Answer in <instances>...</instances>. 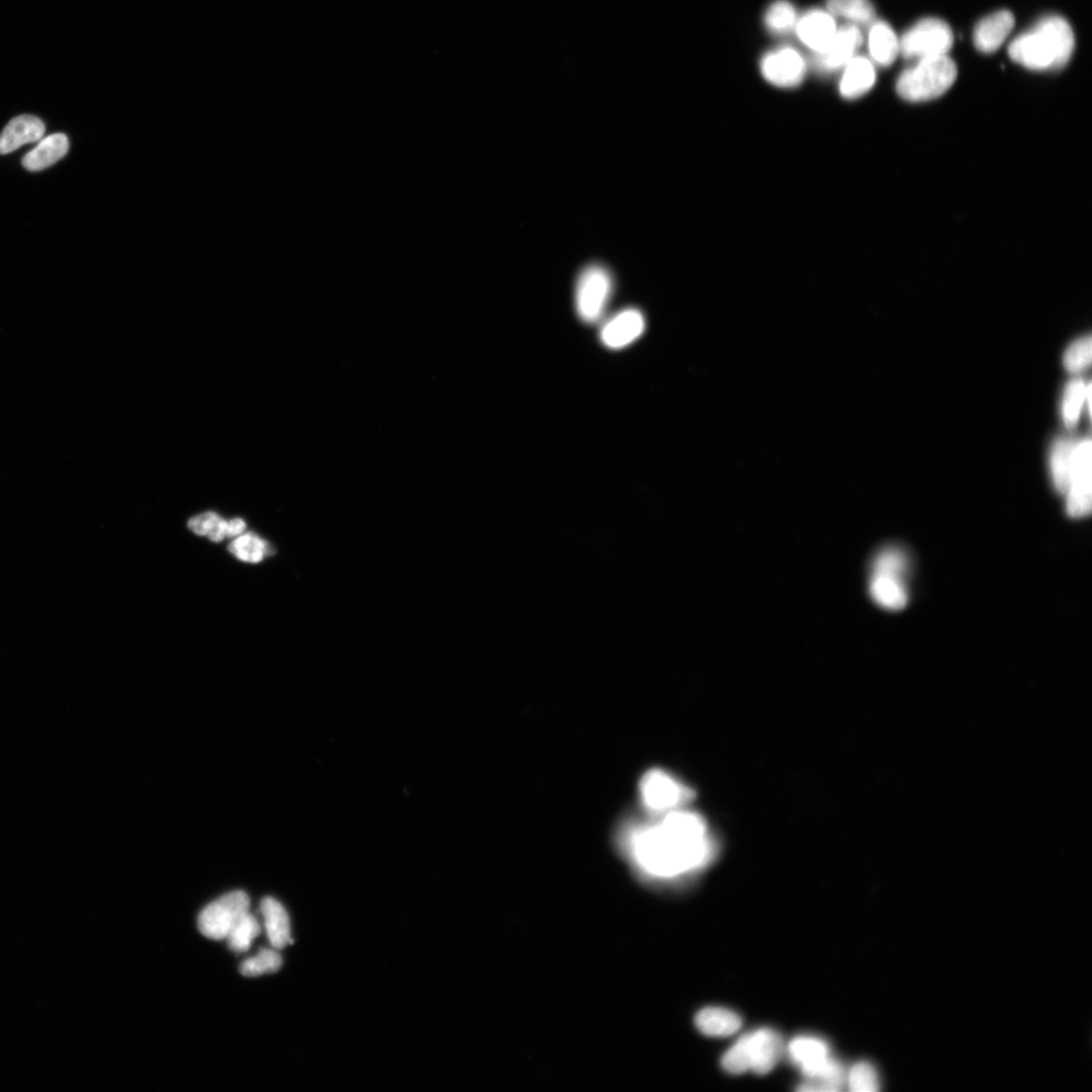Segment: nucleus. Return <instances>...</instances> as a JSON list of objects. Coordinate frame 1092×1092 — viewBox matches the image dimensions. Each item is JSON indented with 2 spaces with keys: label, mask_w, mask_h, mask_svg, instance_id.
Masks as SVG:
<instances>
[{
  "label": "nucleus",
  "mask_w": 1092,
  "mask_h": 1092,
  "mask_svg": "<svg viewBox=\"0 0 1092 1092\" xmlns=\"http://www.w3.org/2000/svg\"><path fill=\"white\" fill-rule=\"evenodd\" d=\"M630 845L634 866L651 881L687 876L706 865L712 853L703 820L678 810L638 832Z\"/></svg>",
  "instance_id": "nucleus-1"
},
{
  "label": "nucleus",
  "mask_w": 1092,
  "mask_h": 1092,
  "mask_svg": "<svg viewBox=\"0 0 1092 1092\" xmlns=\"http://www.w3.org/2000/svg\"><path fill=\"white\" fill-rule=\"evenodd\" d=\"M1073 31L1058 16L1042 19L1031 31L1015 38L1008 47L1010 59L1031 70L1064 67L1074 51Z\"/></svg>",
  "instance_id": "nucleus-2"
},
{
  "label": "nucleus",
  "mask_w": 1092,
  "mask_h": 1092,
  "mask_svg": "<svg viewBox=\"0 0 1092 1092\" xmlns=\"http://www.w3.org/2000/svg\"><path fill=\"white\" fill-rule=\"evenodd\" d=\"M910 557L899 546H888L879 551L870 565L869 592L879 606L900 611L909 602L907 576L910 573Z\"/></svg>",
  "instance_id": "nucleus-3"
},
{
  "label": "nucleus",
  "mask_w": 1092,
  "mask_h": 1092,
  "mask_svg": "<svg viewBox=\"0 0 1092 1092\" xmlns=\"http://www.w3.org/2000/svg\"><path fill=\"white\" fill-rule=\"evenodd\" d=\"M791 1060L813 1082L801 1085L800 1091H839L846 1081L843 1066L831 1057L827 1043L819 1038L803 1036L792 1040L788 1047Z\"/></svg>",
  "instance_id": "nucleus-4"
},
{
  "label": "nucleus",
  "mask_w": 1092,
  "mask_h": 1092,
  "mask_svg": "<svg viewBox=\"0 0 1092 1092\" xmlns=\"http://www.w3.org/2000/svg\"><path fill=\"white\" fill-rule=\"evenodd\" d=\"M958 75L956 63L946 55L920 59L900 77L899 95L906 101L920 103L934 100L948 92Z\"/></svg>",
  "instance_id": "nucleus-5"
},
{
  "label": "nucleus",
  "mask_w": 1092,
  "mask_h": 1092,
  "mask_svg": "<svg viewBox=\"0 0 1092 1092\" xmlns=\"http://www.w3.org/2000/svg\"><path fill=\"white\" fill-rule=\"evenodd\" d=\"M783 1050L781 1037L771 1029H760L742 1037L722 1057V1067L732 1074L749 1070L757 1074L769 1073L777 1064Z\"/></svg>",
  "instance_id": "nucleus-6"
},
{
  "label": "nucleus",
  "mask_w": 1092,
  "mask_h": 1092,
  "mask_svg": "<svg viewBox=\"0 0 1092 1092\" xmlns=\"http://www.w3.org/2000/svg\"><path fill=\"white\" fill-rule=\"evenodd\" d=\"M613 277L599 264L582 270L576 280L575 309L581 321L593 324L602 317L613 293Z\"/></svg>",
  "instance_id": "nucleus-7"
},
{
  "label": "nucleus",
  "mask_w": 1092,
  "mask_h": 1092,
  "mask_svg": "<svg viewBox=\"0 0 1092 1092\" xmlns=\"http://www.w3.org/2000/svg\"><path fill=\"white\" fill-rule=\"evenodd\" d=\"M954 44L948 24L938 19H924L909 30L900 41L901 53L908 59L943 56Z\"/></svg>",
  "instance_id": "nucleus-8"
},
{
  "label": "nucleus",
  "mask_w": 1092,
  "mask_h": 1092,
  "mask_svg": "<svg viewBox=\"0 0 1092 1092\" xmlns=\"http://www.w3.org/2000/svg\"><path fill=\"white\" fill-rule=\"evenodd\" d=\"M250 901L244 892H233L208 905L199 914V931L211 939H224L236 922L249 912Z\"/></svg>",
  "instance_id": "nucleus-9"
},
{
  "label": "nucleus",
  "mask_w": 1092,
  "mask_h": 1092,
  "mask_svg": "<svg viewBox=\"0 0 1092 1092\" xmlns=\"http://www.w3.org/2000/svg\"><path fill=\"white\" fill-rule=\"evenodd\" d=\"M1091 443L1075 446L1070 469V486L1066 494V510L1070 519L1086 518L1092 506Z\"/></svg>",
  "instance_id": "nucleus-10"
},
{
  "label": "nucleus",
  "mask_w": 1092,
  "mask_h": 1092,
  "mask_svg": "<svg viewBox=\"0 0 1092 1092\" xmlns=\"http://www.w3.org/2000/svg\"><path fill=\"white\" fill-rule=\"evenodd\" d=\"M640 793L648 810L665 814L677 811L693 795L686 786L661 770L650 771L642 778Z\"/></svg>",
  "instance_id": "nucleus-11"
},
{
  "label": "nucleus",
  "mask_w": 1092,
  "mask_h": 1092,
  "mask_svg": "<svg viewBox=\"0 0 1092 1092\" xmlns=\"http://www.w3.org/2000/svg\"><path fill=\"white\" fill-rule=\"evenodd\" d=\"M808 65L798 51L783 47L766 54L761 61L764 79L780 89H794L804 82Z\"/></svg>",
  "instance_id": "nucleus-12"
},
{
  "label": "nucleus",
  "mask_w": 1092,
  "mask_h": 1092,
  "mask_svg": "<svg viewBox=\"0 0 1092 1092\" xmlns=\"http://www.w3.org/2000/svg\"><path fill=\"white\" fill-rule=\"evenodd\" d=\"M863 43V35L855 25H848L838 29L837 34L828 47L820 54H815L814 66L822 73L836 72L857 56V52Z\"/></svg>",
  "instance_id": "nucleus-13"
},
{
  "label": "nucleus",
  "mask_w": 1092,
  "mask_h": 1092,
  "mask_svg": "<svg viewBox=\"0 0 1092 1092\" xmlns=\"http://www.w3.org/2000/svg\"><path fill=\"white\" fill-rule=\"evenodd\" d=\"M796 34L815 54L825 52L833 42L838 28L834 16L823 10H812L798 19Z\"/></svg>",
  "instance_id": "nucleus-14"
},
{
  "label": "nucleus",
  "mask_w": 1092,
  "mask_h": 1092,
  "mask_svg": "<svg viewBox=\"0 0 1092 1092\" xmlns=\"http://www.w3.org/2000/svg\"><path fill=\"white\" fill-rule=\"evenodd\" d=\"M645 329V319L637 309H625L602 327L600 338L610 349H622L638 339Z\"/></svg>",
  "instance_id": "nucleus-15"
},
{
  "label": "nucleus",
  "mask_w": 1092,
  "mask_h": 1092,
  "mask_svg": "<svg viewBox=\"0 0 1092 1092\" xmlns=\"http://www.w3.org/2000/svg\"><path fill=\"white\" fill-rule=\"evenodd\" d=\"M1014 24L1015 19L1008 11H1000L986 17L974 30L976 49L986 54L997 51L1011 33Z\"/></svg>",
  "instance_id": "nucleus-16"
},
{
  "label": "nucleus",
  "mask_w": 1092,
  "mask_h": 1092,
  "mask_svg": "<svg viewBox=\"0 0 1092 1092\" xmlns=\"http://www.w3.org/2000/svg\"><path fill=\"white\" fill-rule=\"evenodd\" d=\"M840 83L843 98L854 100L867 94L877 82V70L872 61L863 56H855L844 68Z\"/></svg>",
  "instance_id": "nucleus-17"
},
{
  "label": "nucleus",
  "mask_w": 1092,
  "mask_h": 1092,
  "mask_svg": "<svg viewBox=\"0 0 1092 1092\" xmlns=\"http://www.w3.org/2000/svg\"><path fill=\"white\" fill-rule=\"evenodd\" d=\"M45 130L37 117L23 115L13 119L0 134V155L12 154L26 144L40 141Z\"/></svg>",
  "instance_id": "nucleus-18"
},
{
  "label": "nucleus",
  "mask_w": 1092,
  "mask_h": 1092,
  "mask_svg": "<svg viewBox=\"0 0 1092 1092\" xmlns=\"http://www.w3.org/2000/svg\"><path fill=\"white\" fill-rule=\"evenodd\" d=\"M260 911L268 940L273 949L282 950L287 944L294 943L291 938L290 920L287 911L280 903L265 898L260 904Z\"/></svg>",
  "instance_id": "nucleus-19"
},
{
  "label": "nucleus",
  "mask_w": 1092,
  "mask_h": 1092,
  "mask_svg": "<svg viewBox=\"0 0 1092 1092\" xmlns=\"http://www.w3.org/2000/svg\"><path fill=\"white\" fill-rule=\"evenodd\" d=\"M698 1030L711 1037H727L742 1027V1018L734 1011L722 1007H707L698 1012L695 1019Z\"/></svg>",
  "instance_id": "nucleus-20"
},
{
  "label": "nucleus",
  "mask_w": 1092,
  "mask_h": 1092,
  "mask_svg": "<svg viewBox=\"0 0 1092 1092\" xmlns=\"http://www.w3.org/2000/svg\"><path fill=\"white\" fill-rule=\"evenodd\" d=\"M69 151V141L64 134H53L41 140L37 148L23 159V167L29 172H40L62 160Z\"/></svg>",
  "instance_id": "nucleus-21"
},
{
  "label": "nucleus",
  "mask_w": 1092,
  "mask_h": 1092,
  "mask_svg": "<svg viewBox=\"0 0 1092 1092\" xmlns=\"http://www.w3.org/2000/svg\"><path fill=\"white\" fill-rule=\"evenodd\" d=\"M869 51L873 61L881 66H891L901 53L900 41L893 28L878 22L871 25Z\"/></svg>",
  "instance_id": "nucleus-22"
},
{
  "label": "nucleus",
  "mask_w": 1092,
  "mask_h": 1092,
  "mask_svg": "<svg viewBox=\"0 0 1092 1092\" xmlns=\"http://www.w3.org/2000/svg\"><path fill=\"white\" fill-rule=\"evenodd\" d=\"M828 12L859 25H872L876 20V9L870 0H828Z\"/></svg>",
  "instance_id": "nucleus-23"
},
{
  "label": "nucleus",
  "mask_w": 1092,
  "mask_h": 1092,
  "mask_svg": "<svg viewBox=\"0 0 1092 1092\" xmlns=\"http://www.w3.org/2000/svg\"><path fill=\"white\" fill-rule=\"evenodd\" d=\"M1075 446L1065 440L1055 443L1051 456L1052 478L1056 490L1066 495L1070 486L1071 458Z\"/></svg>",
  "instance_id": "nucleus-24"
},
{
  "label": "nucleus",
  "mask_w": 1092,
  "mask_h": 1092,
  "mask_svg": "<svg viewBox=\"0 0 1092 1092\" xmlns=\"http://www.w3.org/2000/svg\"><path fill=\"white\" fill-rule=\"evenodd\" d=\"M261 931L256 917L250 912L243 915L227 935L229 948L237 953H244L250 949L251 943Z\"/></svg>",
  "instance_id": "nucleus-25"
},
{
  "label": "nucleus",
  "mask_w": 1092,
  "mask_h": 1092,
  "mask_svg": "<svg viewBox=\"0 0 1092 1092\" xmlns=\"http://www.w3.org/2000/svg\"><path fill=\"white\" fill-rule=\"evenodd\" d=\"M229 550L243 561L257 563L274 553L269 544L259 539L254 534H247L229 546Z\"/></svg>",
  "instance_id": "nucleus-26"
},
{
  "label": "nucleus",
  "mask_w": 1092,
  "mask_h": 1092,
  "mask_svg": "<svg viewBox=\"0 0 1092 1092\" xmlns=\"http://www.w3.org/2000/svg\"><path fill=\"white\" fill-rule=\"evenodd\" d=\"M798 18L793 5L787 0H778L771 5L765 15V24L771 33L784 35L793 31Z\"/></svg>",
  "instance_id": "nucleus-27"
},
{
  "label": "nucleus",
  "mask_w": 1092,
  "mask_h": 1092,
  "mask_svg": "<svg viewBox=\"0 0 1092 1092\" xmlns=\"http://www.w3.org/2000/svg\"><path fill=\"white\" fill-rule=\"evenodd\" d=\"M188 529L197 536H206L218 543L227 537L228 523L213 513H206L191 519Z\"/></svg>",
  "instance_id": "nucleus-28"
},
{
  "label": "nucleus",
  "mask_w": 1092,
  "mask_h": 1092,
  "mask_svg": "<svg viewBox=\"0 0 1092 1092\" xmlns=\"http://www.w3.org/2000/svg\"><path fill=\"white\" fill-rule=\"evenodd\" d=\"M282 966V958L276 949H261L254 958L244 961L240 972L246 977H256L277 972Z\"/></svg>",
  "instance_id": "nucleus-29"
},
{
  "label": "nucleus",
  "mask_w": 1092,
  "mask_h": 1092,
  "mask_svg": "<svg viewBox=\"0 0 1092 1092\" xmlns=\"http://www.w3.org/2000/svg\"><path fill=\"white\" fill-rule=\"evenodd\" d=\"M849 1088L855 1092H877L881 1081L876 1068L868 1062L855 1064L847 1076Z\"/></svg>",
  "instance_id": "nucleus-30"
},
{
  "label": "nucleus",
  "mask_w": 1092,
  "mask_h": 1092,
  "mask_svg": "<svg viewBox=\"0 0 1092 1092\" xmlns=\"http://www.w3.org/2000/svg\"><path fill=\"white\" fill-rule=\"evenodd\" d=\"M1089 386L1080 380H1075L1067 386L1063 400V417L1068 427L1076 425Z\"/></svg>",
  "instance_id": "nucleus-31"
},
{
  "label": "nucleus",
  "mask_w": 1092,
  "mask_h": 1092,
  "mask_svg": "<svg viewBox=\"0 0 1092 1092\" xmlns=\"http://www.w3.org/2000/svg\"><path fill=\"white\" fill-rule=\"evenodd\" d=\"M1091 337H1084L1069 346L1064 354L1063 362L1067 371L1079 373L1090 366L1092 356Z\"/></svg>",
  "instance_id": "nucleus-32"
},
{
  "label": "nucleus",
  "mask_w": 1092,
  "mask_h": 1092,
  "mask_svg": "<svg viewBox=\"0 0 1092 1092\" xmlns=\"http://www.w3.org/2000/svg\"><path fill=\"white\" fill-rule=\"evenodd\" d=\"M245 530H246V525L242 520H240V519L233 520L232 522H230L228 524L227 537H229V538L237 537V536L243 534V532Z\"/></svg>",
  "instance_id": "nucleus-33"
}]
</instances>
